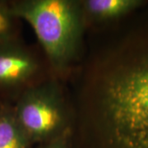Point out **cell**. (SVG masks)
Listing matches in <instances>:
<instances>
[{
  "mask_svg": "<svg viewBox=\"0 0 148 148\" xmlns=\"http://www.w3.org/2000/svg\"><path fill=\"white\" fill-rule=\"evenodd\" d=\"M72 148H148V14L78 64Z\"/></svg>",
  "mask_w": 148,
  "mask_h": 148,
  "instance_id": "1",
  "label": "cell"
},
{
  "mask_svg": "<svg viewBox=\"0 0 148 148\" xmlns=\"http://www.w3.org/2000/svg\"><path fill=\"white\" fill-rule=\"evenodd\" d=\"M8 3L13 15L35 32L51 75L63 82L69 79L81 61L87 26L81 0Z\"/></svg>",
  "mask_w": 148,
  "mask_h": 148,
  "instance_id": "2",
  "label": "cell"
},
{
  "mask_svg": "<svg viewBox=\"0 0 148 148\" xmlns=\"http://www.w3.org/2000/svg\"><path fill=\"white\" fill-rule=\"evenodd\" d=\"M16 119L33 145L72 129L73 112L63 82L53 76L25 90L13 102Z\"/></svg>",
  "mask_w": 148,
  "mask_h": 148,
  "instance_id": "3",
  "label": "cell"
},
{
  "mask_svg": "<svg viewBox=\"0 0 148 148\" xmlns=\"http://www.w3.org/2000/svg\"><path fill=\"white\" fill-rule=\"evenodd\" d=\"M50 76L45 57L20 38L0 43V101L14 102L24 90Z\"/></svg>",
  "mask_w": 148,
  "mask_h": 148,
  "instance_id": "4",
  "label": "cell"
},
{
  "mask_svg": "<svg viewBox=\"0 0 148 148\" xmlns=\"http://www.w3.org/2000/svg\"><path fill=\"white\" fill-rule=\"evenodd\" d=\"M86 24L113 23L146 4L143 0H81Z\"/></svg>",
  "mask_w": 148,
  "mask_h": 148,
  "instance_id": "5",
  "label": "cell"
},
{
  "mask_svg": "<svg viewBox=\"0 0 148 148\" xmlns=\"http://www.w3.org/2000/svg\"><path fill=\"white\" fill-rule=\"evenodd\" d=\"M16 119L13 102L0 101V148H32Z\"/></svg>",
  "mask_w": 148,
  "mask_h": 148,
  "instance_id": "6",
  "label": "cell"
},
{
  "mask_svg": "<svg viewBox=\"0 0 148 148\" xmlns=\"http://www.w3.org/2000/svg\"><path fill=\"white\" fill-rule=\"evenodd\" d=\"M12 12L8 1L0 0V43L19 38V22Z\"/></svg>",
  "mask_w": 148,
  "mask_h": 148,
  "instance_id": "7",
  "label": "cell"
},
{
  "mask_svg": "<svg viewBox=\"0 0 148 148\" xmlns=\"http://www.w3.org/2000/svg\"><path fill=\"white\" fill-rule=\"evenodd\" d=\"M37 148H72V129L51 141L37 145Z\"/></svg>",
  "mask_w": 148,
  "mask_h": 148,
  "instance_id": "8",
  "label": "cell"
}]
</instances>
